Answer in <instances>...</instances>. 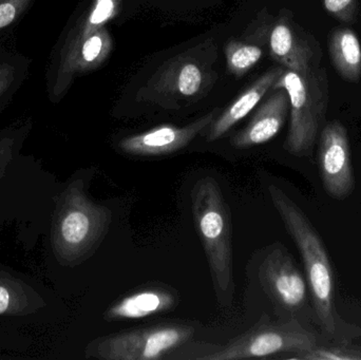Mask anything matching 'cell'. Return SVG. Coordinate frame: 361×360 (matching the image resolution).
<instances>
[{
	"label": "cell",
	"mask_w": 361,
	"mask_h": 360,
	"mask_svg": "<svg viewBox=\"0 0 361 360\" xmlns=\"http://www.w3.org/2000/svg\"><path fill=\"white\" fill-rule=\"evenodd\" d=\"M329 53L333 67L345 82H358L361 78V42L349 27L333 30L329 38Z\"/></svg>",
	"instance_id": "9a60e30c"
},
{
	"label": "cell",
	"mask_w": 361,
	"mask_h": 360,
	"mask_svg": "<svg viewBox=\"0 0 361 360\" xmlns=\"http://www.w3.org/2000/svg\"><path fill=\"white\" fill-rule=\"evenodd\" d=\"M227 69L233 75H244L261 61L263 50L257 44L231 40L225 48Z\"/></svg>",
	"instance_id": "e0dca14e"
},
{
	"label": "cell",
	"mask_w": 361,
	"mask_h": 360,
	"mask_svg": "<svg viewBox=\"0 0 361 360\" xmlns=\"http://www.w3.org/2000/svg\"><path fill=\"white\" fill-rule=\"evenodd\" d=\"M286 68H271L263 73L258 80H255L250 88L246 89L228 108L220 116L214 118L208 130L207 141L214 142L221 139L225 133L228 132L240 120H243L259 103L264 95L273 88L278 78L282 75Z\"/></svg>",
	"instance_id": "4fadbf2b"
},
{
	"label": "cell",
	"mask_w": 361,
	"mask_h": 360,
	"mask_svg": "<svg viewBox=\"0 0 361 360\" xmlns=\"http://www.w3.org/2000/svg\"><path fill=\"white\" fill-rule=\"evenodd\" d=\"M324 6L337 20L352 23L357 15L358 0H324Z\"/></svg>",
	"instance_id": "ffe728a7"
},
{
	"label": "cell",
	"mask_w": 361,
	"mask_h": 360,
	"mask_svg": "<svg viewBox=\"0 0 361 360\" xmlns=\"http://www.w3.org/2000/svg\"><path fill=\"white\" fill-rule=\"evenodd\" d=\"M191 207L216 297L221 304H227L233 292L231 221L216 180L206 177L195 182L191 190Z\"/></svg>",
	"instance_id": "3957f363"
},
{
	"label": "cell",
	"mask_w": 361,
	"mask_h": 360,
	"mask_svg": "<svg viewBox=\"0 0 361 360\" xmlns=\"http://www.w3.org/2000/svg\"><path fill=\"white\" fill-rule=\"evenodd\" d=\"M318 169L326 194L345 200L355 190L347 128L339 120L322 127L318 137Z\"/></svg>",
	"instance_id": "9c48e42d"
},
{
	"label": "cell",
	"mask_w": 361,
	"mask_h": 360,
	"mask_svg": "<svg viewBox=\"0 0 361 360\" xmlns=\"http://www.w3.org/2000/svg\"><path fill=\"white\" fill-rule=\"evenodd\" d=\"M219 109L197 118L186 126L163 125L121 139V151L135 156H162L175 154L191 143L202 131L212 125Z\"/></svg>",
	"instance_id": "30bf717a"
},
{
	"label": "cell",
	"mask_w": 361,
	"mask_h": 360,
	"mask_svg": "<svg viewBox=\"0 0 361 360\" xmlns=\"http://www.w3.org/2000/svg\"><path fill=\"white\" fill-rule=\"evenodd\" d=\"M18 297L16 296V285L0 279V315L16 313L19 309Z\"/></svg>",
	"instance_id": "44dd1931"
},
{
	"label": "cell",
	"mask_w": 361,
	"mask_h": 360,
	"mask_svg": "<svg viewBox=\"0 0 361 360\" xmlns=\"http://www.w3.org/2000/svg\"><path fill=\"white\" fill-rule=\"evenodd\" d=\"M299 359L305 360H361V349L355 347H326L319 346Z\"/></svg>",
	"instance_id": "d6986e66"
},
{
	"label": "cell",
	"mask_w": 361,
	"mask_h": 360,
	"mask_svg": "<svg viewBox=\"0 0 361 360\" xmlns=\"http://www.w3.org/2000/svg\"><path fill=\"white\" fill-rule=\"evenodd\" d=\"M192 334V328L180 325L123 332L97 340L93 354L105 360L162 359L186 342Z\"/></svg>",
	"instance_id": "52a82bcc"
},
{
	"label": "cell",
	"mask_w": 361,
	"mask_h": 360,
	"mask_svg": "<svg viewBox=\"0 0 361 360\" xmlns=\"http://www.w3.org/2000/svg\"><path fill=\"white\" fill-rule=\"evenodd\" d=\"M259 277L271 299L295 318L310 310L311 296L307 278L286 247L280 244L273 247L261 263Z\"/></svg>",
	"instance_id": "ba28073f"
},
{
	"label": "cell",
	"mask_w": 361,
	"mask_h": 360,
	"mask_svg": "<svg viewBox=\"0 0 361 360\" xmlns=\"http://www.w3.org/2000/svg\"><path fill=\"white\" fill-rule=\"evenodd\" d=\"M315 333L305 328L298 319L280 323H263L235 338L220 350L202 356L207 360L264 359L279 354H294L290 359L319 347Z\"/></svg>",
	"instance_id": "8992f818"
},
{
	"label": "cell",
	"mask_w": 361,
	"mask_h": 360,
	"mask_svg": "<svg viewBox=\"0 0 361 360\" xmlns=\"http://www.w3.org/2000/svg\"><path fill=\"white\" fill-rule=\"evenodd\" d=\"M35 0H0V33L14 27Z\"/></svg>",
	"instance_id": "ac0fdd59"
},
{
	"label": "cell",
	"mask_w": 361,
	"mask_h": 360,
	"mask_svg": "<svg viewBox=\"0 0 361 360\" xmlns=\"http://www.w3.org/2000/svg\"><path fill=\"white\" fill-rule=\"evenodd\" d=\"M290 112V99L284 89H274V93L260 106L245 128L233 137V145L248 148L267 143L284 126Z\"/></svg>",
	"instance_id": "7c38bea8"
},
{
	"label": "cell",
	"mask_w": 361,
	"mask_h": 360,
	"mask_svg": "<svg viewBox=\"0 0 361 360\" xmlns=\"http://www.w3.org/2000/svg\"><path fill=\"white\" fill-rule=\"evenodd\" d=\"M111 221L110 209L92 202L80 180L73 182L61 196L53 221L57 260L74 266L88 259L105 238Z\"/></svg>",
	"instance_id": "277c9868"
},
{
	"label": "cell",
	"mask_w": 361,
	"mask_h": 360,
	"mask_svg": "<svg viewBox=\"0 0 361 360\" xmlns=\"http://www.w3.org/2000/svg\"><path fill=\"white\" fill-rule=\"evenodd\" d=\"M269 194L302 258L316 321L324 336L336 337L338 315L335 308L334 273L326 244L305 211L281 188L271 184Z\"/></svg>",
	"instance_id": "6da1fadb"
},
{
	"label": "cell",
	"mask_w": 361,
	"mask_h": 360,
	"mask_svg": "<svg viewBox=\"0 0 361 360\" xmlns=\"http://www.w3.org/2000/svg\"><path fill=\"white\" fill-rule=\"evenodd\" d=\"M282 88L290 99V127L284 149L298 158H310L326 120L329 82L326 70L309 73L284 70L273 89Z\"/></svg>",
	"instance_id": "5b68a950"
},
{
	"label": "cell",
	"mask_w": 361,
	"mask_h": 360,
	"mask_svg": "<svg viewBox=\"0 0 361 360\" xmlns=\"http://www.w3.org/2000/svg\"><path fill=\"white\" fill-rule=\"evenodd\" d=\"M271 56L282 67L298 73H309L317 63L315 51L288 17H280L269 33Z\"/></svg>",
	"instance_id": "8fae6325"
},
{
	"label": "cell",
	"mask_w": 361,
	"mask_h": 360,
	"mask_svg": "<svg viewBox=\"0 0 361 360\" xmlns=\"http://www.w3.org/2000/svg\"><path fill=\"white\" fill-rule=\"evenodd\" d=\"M216 42L212 38L178 54L158 68L139 91L140 101L178 110L199 101L214 87L218 74Z\"/></svg>",
	"instance_id": "7a4b0ae2"
},
{
	"label": "cell",
	"mask_w": 361,
	"mask_h": 360,
	"mask_svg": "<svg viewBox=\"0 0 361 360\" xmlns=\"http://www.w3.org/2000/svg\"><path fill=\"white\" fill-rule=\"evenodd\" d=\"M29 57L0 44V111L16 97L30 73Z\"/></svg>",
	"instance_id": "2e32d148"
},
{
	"label": "cell",
	"mask_w": 361,
	"mask_h": 360,
	"mask_svg": "<svg viewBox=\"0 0 361 360\" xmlns=\"http://www.w3.org/2000/svg\"><path fill=\"white\" fill-rule=\"evenodd\" d=\"M177 304V298L162 289L143 290L112 304L105 314L108 321H135L166 312Z\"/></svg>",
	"instance_id": "5bb4252c"
}]
</instances>
